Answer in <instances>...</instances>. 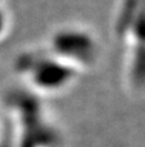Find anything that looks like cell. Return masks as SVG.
I'll list each match as a JSON object with an SVG mask.
<instances>
[{
  "label": "cell",
  "mask_w": 145,
  "mask_h": 147,
  "mask_svg": "<svg viewBox=\"0 0 145 147\" xmlns=\"http://www.w3.org/2000/svg\"><path fill=\"white\" fill-rule=\"evenodd\" d=\"M116 32L122 45L126 83L135 93H145V0H123Z\"/></svg>",
  "instance_id": "cell-1"
},
{
  "label": "cell",
  "mask_w": 145,
  "mask_h": 147,
  "mask_svg": "<svg viewBox=\"0 0 145 147\" xmlns=\"http://www.w3.org/2000/svg\"><path fill=\"white\" fill-rule=\"evenodd\" d=\"M19 71L36 96L63 93L74 85L81 75L49 51L23 54L19 59Z\"/></svg>",
  "instance_id": "cell-2"
},
{
  "label": "cell",
  "mask_w": 145,
  "mask_h": 147,
  "mask_svg": "<svg viewBox=\"0 0 145 147\" xmlns=\"http://www.w3.org/2000/svg\"><path fill=\"white\" fill-rule=\"evenodd\" d=\"M5 28H7V21H5V16L0 12V36L5 34Z\"/></svg>",
  "instance_id": "cell-6"
},
{
  "label": "cell",
  "mask_w": 145,
  "mask_h": 147,
  "mask_svg": "<svg viewBox=\"0 0 145 147\" xmlns=\"http://www.w3.org/2000/svg\"><path fill=\"white\" fill-rule=\"evenodd\" d=\"M0 147H15V143H14L13 137L8 136L5 140H3L1 142H0Z\"/></svg>",
  "instance_id": "cell-5"
},
{
  "label": "cell",
  "mask_w": 145,
  "mask_h": 147,
  "mask_svg": "<svg viewBox=\"0 0 145 147\" xmlns=\"http://www.w3.org/2000/svg\"><path fill=\"white\" fill-rule=\"evenodd\" d=\"M46 51L82 74L96 65L100 49L91 31L80 26H64L53 32Z\"/></svg>",
  "instance_id": "cell-4"
},
{
  "label": "cell",
  "mask_w": 145,
  "mask_h": 147,
  "mask_svg": "<svg viewBox=\"0 0 145 147\" xmlns=\"http://www.w3.org/2000/svg\"><path fill=\"white\" fill-rule=\"evenodd\" d=\"M19 134L13 137L15 147H59L61 134L50 120L46 109L33 93L18 97Z\"/></svg>",
  "instance_id": "cell-3"
}]
</instances>
